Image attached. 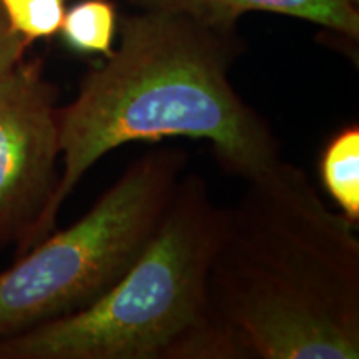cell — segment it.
I'll return each instance as SVG.
<instances>
[{
    "label": "cell",
    "instance_id": "obj_2",
    "mask_svg": "<svg viewBox=\"0 0 359 359\" xmlns=\"http://www.w3.org/2000/svg\"><path fill=\"white\" fill-rule=\"evenodd\" d=\"M118 34L114 53L85 75L77 98L57 109L64 168L47 208L17 245L19 257L53 231L83 175L127 143L208 140L219 167L246 182L281 160L271 125L230 80L243 50L236 30L140 11L120 20Z\"/></svg>",
    "mask_w": 359,
    "mask_h": 359
},
{
    "label": "cell",
    "instance_id": "obj_7",
    "mask_svg": "<svg viewBox=\"0 0 359 359\" xmlns=\"http://www.w3.org/2000/svg\"><path fill=\"white\" fill-rule=\"evenodd\" d=\"M320 178L330 198L353 224L359 223V127L341 128L320 156Z\"/></svg>",
    "mask_w": 359,
    "mask_h": 359
},
{
    "label": "cell",
    "instance_id": "obj_4",
    "mask_svg": "<svg viewBox=\"0 0 359 359\" xmlns=\"http://www.w3.org/2000/svg\"><path fill=\"white\" fill-rule=\"evenodd\" d=\"M183 148L133 161L92 210L0 273V339L95 303L154 238L187 165Z\"/></svg>",
    "mask_w": 359,
    "mask_h": 359
},
{
    "label": "cell",
    "instance_id": "obj_10",
    "mask_svg": "<svg viewBox=\"0 0 359 359\" xmlns=\"http://www.w3.org/2000/svg\"><path fill=\"white\" fill-rule=\"evenodd\" d=\"M27 47L29 43L19 34L13 32L6 12L0 6V77H4L24 60Z\"/></svg>",
    "mask_w": 359,
    "mask_h": 359
},
{
    "label": "cell",
    "instance_id": "obj_3",
    "mask_svg": "<svg viewBox=\"0 0 359 359\" xmlns=\"http://www.w3.org/2000/svg\"><path fill=\"white\" fill-rule=\"evenodd\" d=\"M223 218L206 180L182 177L133 266L90 306L0 339V359H215L206 280Z\"/></svg>",
    "mask_w": 359,
    "mask_h": 359
},
{
    "label": "cell",
    "instance_id": "obj_1",
    "mask_svg": "<svg viewBox=\"0 0 359 359\" xmlns=\"http://www.w3.org/2000/svg\"><path fill=\"white\" fill-rule=\"evenodd\" d=\"M206 280L218 359H358L359 238L303 168L248 180Z\"/></svg>",
    "mask_w": 359,
    "mask_h": 359
},
{
    "label": "cell",
    "instance_id": "obj_6",
    "mask_svg": "<svg viewBox=\"0 0 359 359\" xmlns=\"http://www.w3.org/2000/svg\"><path fill=\"white\" fill-rule=\"evenodd\" d=\"M148 12L185 15L218 30H236L241 15L268 12L316 24L327 32L359 42V0H127Z\"/></svg>",
    "mask_w": 359,
    "mask_h": 359
},
{
    "label": "cell",
    "instance_id": "obj_5",
    "mask_svg": "<svg viewBox=\"0 0 359 359\" xmlns=\"http://www.w3.org/2000/svg\"><path fill=\"white\" fill-rule=\"evenodd\" d=\"M57 88L39 60L0 77V250L19 245L58 183Z\"/></svg>",
    "mask_w": 359,
    "mask_h": 359
},
{
    "label": "cell",
    "instance_id": "obj_9",
    "mask_svg": "<svg viewBox=\"0 0 359 359\" xmlns=\"http://www.w3.org/2000/svg\"><path fill=\"white\" fill-rule=\"evenodd\" d=\"M12 30L27 43L58 34L65 15V0H0Z\"/></svg>",
    "mask_w": 359,
    "mask_h": 359
},
{
    "label": "cell",
    "instance_id": "obj_8",
    "mask_svg": "<svg viewBox=\"0 0 359 359\" xmlns=\"http://www.w3.org/2000/svg\"><path fill=\"white\" fill-rule=\"evenodd\" d=\"M58 32L70 50L82 55L110 57L118 32L115 4L110 0H80L65 11Z\"/></svg>",
    "mask_w": 359,
    "mask_h": 359
}]
</instances>
